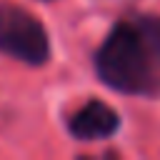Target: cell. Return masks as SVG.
I'll return each mask as SVG.
<instances>
[{"label": "cell", "mask_w": 160, "mask_h": 160, "mask_svg": "<svg viewBox=\"0 0 160 160\" xmlns=\"http://www.w3.org/2000/svg\"><path fill=\"white\" fill-rule=\"evenodd\" d=\"M98 78L125 95H158L160 72L155 65V52L142 38L138 25L118 22L105 42L95 52Z\"/></svg>", "instance_id": "obj_1"}, {"label": "cell", "mask_w": 160, "mask_h": 160, "mask_svg": "<svg viewBox=\"0 0 160 160\" xmlns=\"http://www.w3.org/2000/svg\"><path fill=\"white\" fill-rule=\"evenodd\" d=\"M0 52L28 65H45L50 58L48 30L25 8L0 2Z\"/></svg>", "instance_id": "obj_2"}, {"label": "cell", "mask_w": 160, "mask_h": 160, "mask_svg": "<svg viewBox=\"0 0 160 160\" xmlns=\"http://www.w3.org/2000/svg\"><path fill=\"white\" fill-rule=\"evenodd\" d=\"M120 125L118 112L102 102V100H88L70 120L68 128L78 140H100V138H110Z\"/></svg>", "instance_id": "obj_3"}, {"label": "cell", "mask_w": 160, "mask_h": 160, "mask_svg": "<svg viewBox=\"0 0 160 160\" xmlns=\"http://www.w3.org/2000/svg\"><path fill=\"white\" fill-rule=\"evenodd\" d=\"M138 28H140L142 38L148 40L150 50L155 52V58H160V18H155V15H145V18L138 22Z\"/></svg>", "instance_id": "obj_4"}]
</instances>
